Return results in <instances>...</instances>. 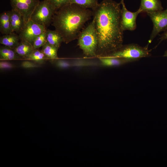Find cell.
Wrapping results in <instances>:
<instances>
[{
	"instance_id": "6da1fadb",
	"label": "cell",
	"mask_w": 167,
	"mask_h": 167,
	"mask_svg": "<svg viewBox=\"0 0 167 167\" xmlns=\"http://www.w3.org/2000/svg\"><path fill=\"white\" fill-rule=\"evenodd\" d=\"M120 4L112 0H103L92 9L98 38L97 58L106 56L123 45Z\"/></svg>"
},
{
	"instance_id": "7a4b0ae2",
	"label": "cell",
	"mask_w": 167,
	"mask_h": 167,
	"mask_svg": "<svg viewBox=\"0 0 167 167\" xmlns=\"http://www.w3.org/2000/svg\"><path fill=\"white\" fill-rule=\"evenodd\" d=\"M93 16L92 11L75 4H68L57 10L52 25L66 44L77 39L86 22Z\"/></svg>"
},
{
	"instance_id": "3957f363",
	"label": "cell",
	"mask_w": 167,
	"mask_h": 167,
	"mask_svg": "<svg viewBox=\"0 0 167 167\" xmlns=\"http://www.w3.org/2000/svg\"><path fill=\"white\" fill-rule=\"evenodd\" d=\"M78 45L85 58L97 57L98 38L94 18L81 31L78 38Z\"/></svg>"
},
{
	"instance_id": "277c9868",
	"label": "cell",
	"mask_w": 167,
	"mask_h": 167,
	"mask_svg": "<svg viewBox=\"0 0 167 167\" xmlns=\"http://www.w3.org/2000/svg\"><path fill=\"white\" fill-rule=\"evenodd\" d=\"M148 45L142 47L133 43L123 45L119 48L105 56L122 58L128 60L130 62L135 61L151 56Z\"/></svg>"
},
{
	"instance_id": "5b68a950",
	"label": "cell",
	"mask_w": 167,
	"mask_h": 167,
	"mask_svg": "<svg viewBox=\"0 0 167 167\" xmlns=\"http://www.w3.org/2000/svg\"><path fill=\"white\" fill-rule=\"evenodd\" d=\"M57 10L48 0L40 1L32 13L31 19L46 27L52 23L53 16Z\"/></svg>"
},
{
	"instance_id": "8992f818",
	"label": "cell",
	"mask_w": 167,
	"mask_h": 167,
	"mask_svg": "<svg viewBox=\"0 0 167 167\" xmlns=\"http://www.w3.org/2000/svg\"><path fill=\"white\" fill-rule=\"evenodd\" d=\"M12 9L19 13L25 24L30 19L32 15L40 2V0H10Z\"/></svg>"
},
{
	"instance_id": "52a82bcc",
	"label": "cell",
	"mask_w": 167,
	"mask_h": 167,
	"mask_svg": "<svg viewBox=\"0 0 167 167\" xmlns=\"http://www.w3.org/2000/svg\"><path fill=\"white\" fill-rule=\"evenodd\" d=\"M147 14L153 24V30L148 40V43H150L160 32L167 30V11L149 12Z\"/></svg>"
},
{
	"instance_id": "ba28073f",
	"label": "cell",
	"mask_w": 167,
	"mask_h": 167,
	"mask_svg": "<svg viewBox=\"0 0 167 167\" xmlns=\"http://www.w3.org/2000/svg\"><path fill=\"white\" fill-rule=\"evenodd\" d=\"M46 30L45 25L37 24L30 19L25 24L19 36L20 40H25L33 45L35 39Z\"/></svg>"
},
{
	"instance_id": "9c48e42d",
	"label": "cell",
	"mask_w": 167,
	"mask_h": 167,
	"mask_svg": "<svg viewBox=\"0 0 167 167\" xmlns=\"http://www.w3.org/2000/svg\"><path fill=\"white\" fill-rule=\"evenodd\" d=\"M122 6L121 11V25L123 31L126 30L133 31L136 27V20L138 15L141 13L138 9L134 12L127 10L124 2L121 3Z\"/></svg>"
},
{
	"instance_id": "30bf717a",
	"label": "cell",
	"mask_w": 167,
	"mask_h": 167,
	"mask_svg": "<svg viewBox=\"0 0 167 167\" xmlns=\"http://www.w3.org/2000/svg\"><path fill=\"white\" fill-rule=\"evenodd\" d=\"M10 19L12 32L20 33L25 25L22 16L18 12L11 9L10 11Z\"/></svg>"
},
{
	"instance_id": "8fae6325",
	"label": "cell",
	"mask_w": 167,
	"mask_h": 167,
	"mask_svg": "<svg viewBox=\"0 0 167 167\" xmlns=\"http://www.w3.org/2000/svg\"><path fill=\"white\" fill-rule=\"evenodd\" d=\"M141 13H147L163 10V8L160 0H141L139 9Z\"/></svg>"
},
{
	"instance_id": "7c38bea8",
	"label": "cell",
	"mask_w": 167,
	"mask_h": 167,
	"mask_svg": "<svg viewBox=\"0 0 167 167\" xmlns=\"http://www.w3.org/2000/svg\"><path fill=\"white\" fill-rule=\"evenodd\" d=\"M14 49L21 58L25 59L35 49L32 44L24 40H20Z\"/></svg>"
},
{
	"instance_id": "4fadbf2b",
	"label": "cell",
	"mask_w": 167,
	"mask_h": 167,
	"mask_svg": "<svg viewBox=\"0 0 167 167\" xmlns=\"http://www.w3.org/2000/svg\"><path fill=\"white\" fill-rule=\"evenodd\" d=\"M98 58L101 65L105 66H118L130 62L128 60L120 58L103 56Z\"/></svg>"
},
{
	"instance_id": "5bb4252c",
	"label": "cell",
	"mask_w": 167,
	"mask_h": 167,
	"mask_svg": "<svg viewBox=\"0 0 167 167\" xmlns=\"http://www.w3.org/2000/svg\"><path fill=\"white\" fill-rule=\"evenodd\" d=\"M0 31L4 35L12 32L10 19V11H5L0 14Z\"/></svg>"
},
{
	"instance_id": "9a60e30c",
	"label": "cell",
	"mask_w": 167,
	"mask_h": 167,
	"mask_svg": "<svg viewBox=\"0 0 167 167\" xmlns=\"http://www.w3.org/2000/svg\"><path fill=\"white\" fill-rule=\"evenodd\" d=\"M47 42L58 48L63 42L62 36L55 30H52L47 29L46 31Z\"/></svg>"
},
{
	"instance_id": "2e32d148",
	"label": "cell",
	"mask_w": 167,
	"mask_h": 167,
	"mask_svg": "<svg viewBox=\"0 0 167 167\" xmlns=\"http://www.w3.org/2000/svg\"><path fill=\"white\" fill-rule=\"evenodd\" d=\"M20 40L19 35L12 32L1 37L0 43L3 45L14 48L18 45Z\"/></svg>"
},
{
	"instance_id": "e0dca14e",
	"label": "cell",
	"mask_w": 167,
	"mask_h": 167,
	"mask_svg": "<svg viewBox=\"0 0 167 167\" xmlns=\"http://www.w3.org/2000/svg\"><path fill=\"white\" fill-rule=\"evenodd\" d=\"M20 58H21L16 53L14 48L4 45L0 47L1 60H11Z\"/></svg>"
},
{
	"instance_id": "ac0fdd59",
	"label": "cell",
	"mask_w": 167,
	"mask_h": 167,
	"mask_svg": "<svg viewBox=\"0 0 167 167\" xmlns=\"http://www.w3.org/2000/svg\"><path fill=\"white\" fill-rule=\"evenodd\" d=\"M58 49L46 42L42 46L41 50L47 59L52 62L58 58L57 55Z\"/></svg>"
},
{
	"instance_id": "d6986e66",
	"label": "cell",
	"mask_w": 167,
	"mask_h": 167,
	"mask_svg": "<svg viewBox=\"0 0 167 167\" xmlns=\"http://www.w3.org/2000/svg\"><path fill=\"white\" fill-rule=\"evenodd\" d=\"M48 59L42 51L38 49H35L26 59L39 65L43 64Z\"/></svg>"
},
{
	"instance_id": "ffe728a7",
	"label": "cell",
	"mask_w": 167,
	"mask_h": 167,
	"mask_svg": "<svg viewBox=\"0 0 167 167\" xmlns=\"http://www.w3.org/2000/svg\"><path fill=\"white\" fill-rule=\"evenodd\" d=\"M69 4H75L85 8L93 9L99 3L98 0H69Z\"/></svg>"
},
{
	"instance_id": "44dd1931",
	"label": "cell",
	"mask_w": 167,
	"mask_h": 167,
	"mask_svg": "<svg viewBox=\"0 0 167 167\" xmlns=\"http://www.w3.org/2000/svg\"><path fill=\"white\" fill-rule=\"evenodd\" d=\"M46 42L45 32L39 35L35 39L32 45L35 49H38L42 47Z\"/></svg>"
},
{
	"instance_id": "7402d4cb",
	"label": "cell",
	"mask_w": 167,
	"mask_h": 167,
	"mask_svg": "<svg viewBox=\"0 0 167 167\" xmlns=\"http://www.w3.org/2000/svg\"><path fill=\"white\" fill-rule=\"evenodd\" d=\"M52 62L57 67L60 68H66L72 66L71 62L63 59L58 58Z\"/></svg>"
},
{
	"instance_id": "603a6c76",
	"label": "cell",
	"mask_w": 167,
	"mask_h": 167,
	"mask_svg": "<svg viewBox=\"0 0 167 167\" xmlns=\"http://www.w3.org/2000/svg\"><path fill=\"white\" fill-rule=\"evenodd\" d=\"M57 10L69 4V0H48Z\"/></svg>"
},
{
	"instance_id": "cb8c5ba5",
	"label": "cell",
	"mask_w": 167,
	"mask_h": 167,
	"mask_svg": "<svg viewBox=\"0 0 167 167\" xmlns=\"http://www.w3.org/2000/svg\"><path fill=\"white\" fill-rule=\"evenodd\" d=\"M72 66H87L89 64H93L90 61L86 60L84 59H77L71 62Z\"/></svg>"
},
{
	"instance_id": "d4e9b609",
	"label": "cell",
	"mask_w": 167,
	"mask_h": 167,
	"mask_svg": "<svg viewBox=\"0 0 167 167\" xmlns=\"http://www.w3.org/2000/svg\"><path fill=\"white\" fill-rule=\"evenodd\" d=\"M40 65L30 60L23 62L21 64V66L25 68H32L38 67Z\"/></svg>"
},
{
	"instance_id": "484cf974",
	"label": "cell",
	"mask_w": 167,
	"mask_h": 167,
	"mask_svg": "<svg viewBox=\"0 0 167 167\" xmlns=\"http://www.w3.org/2000/svg\"><path fill=\"white\" fill-rule=\"evenodd\" d=\"M14 65L11 63L6 61L1 60L0 62L1 69H10L13 67Z\"/></svg>"
},
{
	"instance_id": "4316f807",
	"label": "cell",
	"mask_w": 167,
	"mask_h": 167,
	"mask_svg": "<svg viewBox=\"0 0 167 167\" xmlns=\"http://www.w3.org/2000/svg\"><path fill=\"white\" fill-rule=\"evenodd\" d=\"M160 40L159 43L163 40H167V30L161 35Z\"/></svg>"
},
{
	"instance_id": "83f0119b",
	"label": "cell",
	"mask_w": 167,
	"mask_h": 167,
	"mask_svg": "<svg viewBox=\"0 0 167 167\" xmlns=\"http://www.w3.org/2000/svg\"><path fill=\"white\" fill-rule=\"evenodd\" d=\"M164 57H167V50H166L165 53H164Z\"/></svg>"
},
{
	"instance_id": "f1b7e54d",
	"label": "cell",
	"mask_w": 167,
	"mask_h": 167,
	"mask_svg": "<svg viewBox=\"0 0 167 167\" xmlns=\"http://www.w3.org/2000/svg\"><path fill=\"white\" fill-rule=\"evenodd\" d=\"M124 0H121V2H120V3L121 4V3H123L124 2Z\"/></svg>"
},
{
	"instance_id": "f546056e",
	"label": "cell",
	"mask_w": 167,
	"mask_h": 167,
	"mask_svg": "<svg viewBox=\"0 0 167 167\" xmlns=\"http://www.w3.org/2000/svg\"><path fill=\"white\" fill-rule=\"evenodd\" d=\"M166 10L167 11V9H166Z\"/></svg>"
}]
</instances>
